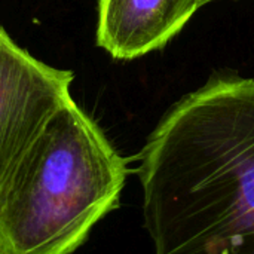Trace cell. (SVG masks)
<instances>
[{
    "mask_svg": "<svg viewBox=\"0 0 254 254\" xmlns=\"http://www.w3.org/2000/svg\"><path fill=\"white\" fill-rule=\"evenodd\" d=\"M153 254H254V79L214 74L140 153Z\"/></svg>",
    "mask_w": 254,
    "mask_h": 254,
    "instance_id": "obj_1",
    "label": "cell"
},
{
    "mask_svg": "<svg viewBox=\"0 0 254 254\" xmlns=\"http://www.w3.org/2000/svg\"><path fill=\"white\" fill-rule=\"evenodd\" d=\"M127 161L74 100L0 190V254H73L119 205Z\"/></svg>",
    "mask_w": 254,
    "mask_h": 254,
    "instance_id": "obj_2",
    "label": "cell"
},
{
    "mask_svg": "<svg viewBox=\"0 0 254 254\" xmlns=\"http://www.w3.org/2000/svg\"><path fill=\"white\" fill-rule=\"evenodd\" d=\"M70 70L30 55L7 34L0 42V190L52 119L73 98Z\"/></svg>",
    "mask_w": 254,
    "mask_h": 254,
    "instance_id": "obj_3",
    "label": "cell"
},
{
    "mask_svg": "<svg viewBox=\"0 0 254 254\" xmlns=\"http://www.w3.org/2000/svg\"><path fill=\"white\" fill-rule=\"evenodd\" d=\"M201 7L199 0H100L97 45L116 60L162 49Z\"/></svg>",
    "mask_w": 254,
    "mask_h": 254,
    "instance_id": "obj_4",
    "label": "cell"
},
{
    "mask_svg": "<svg viewBox=\"0 0 254 254\" xmlns=\"http://www.w3.org/2000/svg\"><path fill=\"white\" fill-rule=\"evenodd\" d=\"M6 36H7V33H6V31H4V30H3V28L0 27V42H1V40H3V39L6 37Z\"/></svg>",
    "mask_w": 254,
    "mask_h": 254,
    "instance_id": "obj_5",
    "label": "cell"
}]
</instances>
